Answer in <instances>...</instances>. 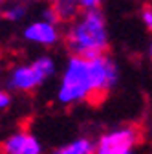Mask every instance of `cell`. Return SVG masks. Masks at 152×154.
Returning <instances> with one entry per match:
<instances>
[{
    "label": "cell",
    "mask_w": 152,
    "mask_h": 154,
    "mask_svg": "<svg viewBox=\"0 0 152 154\" xmlns=\"http://www.w3.org/2000/svg\"><path fill=\"white\" fill-rule=\"evenodd\" d=\"M119 81V66L108 55L96 59L70 55L62 66L57 101L61 105H79L110 92Z\"/></svg>",
    "instance_id": "1"
},
{
    "label": "cell",
    "mask_w": 152,
    "mask_h": 154,
    "mask_svg": "<svg viewBox=\"0 0 152 154\" xmlns=\"http://www.w3.org/2000/svg\"><path fill=\"white\" fill-rule=\"evenodd\" d=\"M64 42L73 57L96 59L106 55L110 46V33L103 9L83 11L73 22L66 26Z\"/></svg>",
    "instance_id": "2"
},
{
    "label": "cell",
    "mask_w": 152,
    "mask_h": 154,
    "mask_svg": "<svg viewBox=\"0 0 152 154\" xmlns=\"http://www.w3.org/2000/svg\"><path fill=\"white\" fill-rule=\"evenodd\" d=\"M57 63L51 55H39L28 63H18L11 66L6 77V90L8 92H35L41 88L50 77L55 73Z\"/></svg>",
    "instance_id": "3"
},
{
    "label": "cell",
    "mask_w": 152,
    "mask_h": 154,
    "mask_svg": "<svg viewBox=\"0 0 152 154\" xmlns=\"http://www.w3.org/2000/svg\"><path fill=\"white\" fill-rule=\"evenodd\" d=\"M139 134L134 127L125 125L101 134L96 141V154H134Z\"/></svg>",
    "instance_id": "4"
},
{
    "label": "cell",
    "mask_w": 152,
    "mask_h": 154,
    "mask_svg": "<svg viewBox=\"0 0 152 154\" xmlns=\"http://www.w3.org/2000/svg\"><path fill=\"white\" fill-rule=\"evenodd\" d=\"M22 37L26 38L28 42L35 44V46L51 48V46L61 42L62 31H61L59 24L46 22V20H42V18H35V20H29L24 26Z\"/></svg>",
    "instance_id": "5"
},
{
    "label": "cell",
    "mask_w": 152,
    "mask_h": 154,
    "mask_svg": "<svg viewBox=\"0 0 152 154\" xmlns=\"http://www.w3.org/2000/svg\"><path fill=\"white\" fill-rule=\"evenodd\" d=\"M2 154H42L44 147L41 140L29 130H15L9 136H6L0 143Z\"/></svg>",
    "instance_id": "6"
},
{
    "label": "cell",
    "mask_w": 152,
    "mask_h": 154,
    "mask_svg": "<svg viewBox=\"0 0 152 154\" xmlns=\"http://www.w3.org/2000/svg\"><path fill=\"white\" fill-rule=\"evenodd\" d=\"M51 154H96V141L81 136L68 143L59 145Z\"/></svg>",
    "instance_id": "7"
},
{
    "label": "cell",
    "mask_w": 152,
    "mask_h": 154,
    "mask_svg": "<svg viewBox=\"0 0 152 154\" xmlns=\"http://www.w3.org/2000/svg\"><path fill=\"white\" fill-rule=\"evenodd\" d=\"M51 6L55 9L57 18H59V24L61 22H68L70 24L83 13L77 0H57V2H53Z\"/></svg>",
    "instance_id": "8"
},
{
    "label": "cell",
    "mask_w": 152,
    "mask_h": 154,
    "mask_svg": "<svg viewBox=\"0 0 152 154\" xmlns=\"http://www.w3.org/2000/svg\"><path fill=\"white\" fill-rule=\"evenodd\" d=\"M29 13V4L28 2H8L2 4V17L4 20L9 22H22Z\"/></svg>",
    "instance_id": "9"
},
{
    "label": "cell",
    "mask_w": 152,
    "mask_h": 154,
    "mask_svg": "<svg viewBox=\"0 0 152 154\" xmlns=\"http://www.w3.org/2000/svg\"><path fill=\"white\" fill-rule=\"evenodd\" d=\"M81 11H99L103 9V2L101 0H79Z\"/></svg>",
    "instance_id": "10"
},
{
    "label": "cell",
    "mask_w": 152,
    "mask_h": 154,
    "mask_svg": "<svg viewBox=\"0 0 152 154\" xmlns=\"http://www.w3.org/2000/svg\"><path fill=\"white\" fill-rule=\"evenodd\" d=\"M39 18H42V20H46V22L59 24V18H57V15H55L53 6H46V8H42V11H41V17H39Z\"/></svg>",
    "instance_id": "11"
},
{
    "label": "cell",
    "mask_w": 152,
    "mask_h": 154,
    "mask_svg": "<svg viewBox=\"0 0 152 154\" xmlns=\"http://www.w3.org/2000/svg\"><path fill=\"white\" fill-rule=\"evenodd\" d=\"M139 17H141V24H143L148 31H152V6L143 8Z\"/></svg>",
    "instance_id": "12"
},
{
    "label": "cell",
    "mask_w": 152,
    "mask_h": 154,
    "mask_svg": "<svg viewBox=\"0 0 152 154\" xmlns=\"http://www.w3.org/2000/svg\"><path fill=\"white\" fill-rule=\"evenodd\" d=\"M9 105H11V95H9V92L0 88V110H6Z\"/></svg>",
    "instance_id": "13"
},
{
    "label": "cell",
    "mask_w": 152,
    "mask_h": 154,
    "mask_svg": "<svg viewBox=\"0 0 152 154\" xmlns=\"http://www.w3.org/2000/svg\"><path fill=\"white\" fill-rule=\"evenodd\" d=\"M148 61H150V64H152V44H150V48H148Z\"/></svg>",
    "instance_id": "14"
},
{
    "label": "cell",
    "mask_w": 152,
    "mask_h": 154,
    "mask_svg": "<svg viewBox=\"0 0 152 154\" xmlns=\"http://www.w3.org/2000/svg\"><path fill=\"white\" fill-rule=\"evenodd\" d=\"M2 20H4V17H2V2H0V24H2Z\"/></svg>",
    "instance_id": "15"
},
{
    "label": "cell",
    "mask_w": 152,
    "mask_h": 154,
    "mask_svg": "<svg viewBox=\"0 0 152 154\" xmlns=\"http://www.w3.org/2000/svg\"><path fill=\"white\" fill-rule=\"evenodd\" d=\"M2 55H4V53H2V50H0V61H2Z\"/></svg>",
    "instance_id": "16"
}]
</instances>
